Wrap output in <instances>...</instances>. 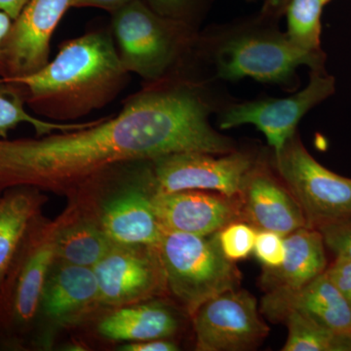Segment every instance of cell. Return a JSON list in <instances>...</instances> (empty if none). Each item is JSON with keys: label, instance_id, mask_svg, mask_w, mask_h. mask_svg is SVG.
I'll use <instances>...</instances> for the list:
<instances>
[{"label": "cell", "instance_id": "1", "mask_svg": "<svg viewBox=\"0 0 351 351\" xmlns=\"http://www.w3.org/2000/svg\"><path fill=\"white\" fill-rule=\"evenodd\" d=\"M218 110L208 83L173 77L144 84L119 114L84 128L0 138V195L19 186L75 195L120 164L178 152L237 151L234 141L210 124V115Z\"/></svg>", "mask_w": 351, "mask_h": 351}, {"label": "cell", "instance_id": "2", "mask_svg": "<svg viewBox=\"0 0 351 351\" xmlns=\"http://www.w3.org/2000/svg\"><path fill=\"white\" fill-rule=\"evenodd\" d=\"M130 75L110 29H96L60 44L54 60L36 73L8 80L22 86L32 112L69 123L110 105L125 89Z\"/></svg>", "mask_w": 351, "mask_h": 351}, {"label": "cell", "instance_id": "3", "mask_svg": "<svg viewBox=\"0 0 351 351\" xmlns=\"http://www.w3.org/2000/svg\"><path fill=\"white\" fill-rule=\"evenodd\" d=\"M278 20L258 14L232 24L209 27L196 39L191 75L203 68L202 82H239L251 77L272 84H293L295 71L307 66L311 71L324 69L323 51L302 49L279 31Z\"/></svg>", "mask_w": 351, "mask_h": 351}, {"label": "cell", "instance_id": "4", "mask_svg": "<svg viewBox=\"0 0 351 351\" xmlns=\"http://www.w3.org/2000/svg\"><path fill=\"white\" fill-rule=\"evenodd\" d=\"M110 32L124 68L151 84L191 71L198 29L165 17L143 0L110 14Z\"/></svg>", "mask_w": 351, "mask_h": 351}, {"label": "cell", "instance_id": "5", "mask_svg": "<svg viewBox=\"0 0 351 351\" xmlns=\"http://www.w3.org/2000/svg\"><path fill=\"white\" fill-rule=\"evenodd\" d=\"M154 247L167 292L191 317L203 302L240 287L241 272L223 255L218 232L202 237L164 230Z\"/></svg>", "mask_w": 351, "mask_h": 351}, {"label": "cell", "instance_id": "6", "mask_svg": "<svg viewBox=\"0 0 351 351\" xmlns=\"http://www.w3.org/2000/svg\"><path fill=\"white\" fill-rule=\"evenodd\" d=\"M272 167L299 202L308 228L351 218V179L318 162L297 132L274 154Z\"/></svg>", "mask_w": 351, "mask_h": 351}, {"label": "cell", "instance_id": "7", "mask_svg": "<svg viewBox=\"0 0 351 351\" xmlns=\"http://www.w3.org/2000/svg\"><path fill=\"white\" fill-rule=\"evenodd\" d=\"M38 218L21 246L0 285V334L20 338L40 311L44 287L56 261L55 223L41 226Z\"/></svg>", "mask_w": 351, "mask_h": 351}, {"label": "cell", "instance_id": "8", "mask_svg": "<svg viewBox=\"0 0 351 351\" xmlns=\"http://www.w3.org/2000/svg\"><path fill=\"white\" fill-rule=\"evenodd\" d=\"M258 157L234 151L226 154L178 152L152 160L156 193L205 191L240 198Z\"/></svg>", "mask_w": 351, "mask_h": 351}, {"label": "cell", "instance_id": "9", "mask_svg": "<svg viewBox=\"0 0 351 351\" xmlns=\"http://www.w3.org/2000/svg\"><path fill=\"white\" fill-rule=\"evenodd\" d=\"M119 177L121 186L97 217L101 228L114 244L154 246L164 230L152 204V161L122 164Z\"/></svg>", "mask_w": 351, "mask_h": 351}, {"label": "cell", "instance_id": "10", "mask_svg": "<svg viewBox=\"0 0 351 351\" xmlns=\"http://www.w3.org/2000/svg\"><path fill=\"white\" fill-rule=\"evenodd\" d=\"M334 77L323 71H311L308 84L302 91L286 98L228 104L219 108L218 124L230 129L252 124L262 132L274 156L297 132L298 124L311 108L334 94Z\"/></svg>", "mask_w": 351, "mask_h": 351}, {"label": "cell", "instance_id": "11", "mask_svg": "<svg viewBox=\"0 0 351 351\" xmlns=\"http://www.w3.org/2000/svg\"><path fill=\"white\" fill-rule=\"evenodd\" d=\"M191 318L199 351L254 350L269 332L261 317L257 300L239 288L203 302Z\"/></svg>", "mask_w": 351, "mask_h": 351}, {"label": "cell", "instance_id": "12", "mask_svg": "<svg viewBox=\"0 0 351 351\" xmlns=\"http://www.w3.org/2000/svg\"><path fill=\"white\" fill-rule=\"evenodd\" d=\"M93 270L103 306L119 308L167 292L154 246L114 244Z\"/></svg>", "mask_w": 351, "mask_h": 351}, {"label": "cell", "instance_id": "13", "mask_svg": "<svg viewBox=\"0 0 351 351\" xmlns=\"http://www.w3.org/2000/svg\"><path fill=\"white\" fill-rule=\"evenodd\" d=\"M71 0H29L3 43L7 78L32 75L49 62L50 43Z\"/></svg>", "mask_w": 351, "mask_h": 351}, {"label": "cell", "instance_id": "14", "mask_svg": "<svg viewBox=\"0 0 351 351\" xmlns=\"http://www.w3.org/2000/svg\"><path fill=\"white\" fill-rule=\"evenodd\" d=\"M152 199L159 223L168 232L204 237L243 219L240 198L213 191H154Z\"/></svg>", "mask_w": 351, "mask_h": 351}, {"label": "cell", "instance_id": "15", "mask_svg": "<svg viewBox=\"0 0 351 351\" xmlns=\"http://www.w3.org/2000/svg\"><path fill=\"white\" fill-rule=\"evenodd\" d=\"M240 201L244 221L258 230L286 237L307 226L299 202L265 159L258 158L249 173Z\"/></svg>", "mask_w": 351, "mask_h": 351}, {"label": "cell", "instance_id": "16", "mask_svg": "<svg viewBox=\"0 0 351 351\" xmlns=\"http://www.w3.org/2000/svg\"><path fill=\"white\" fill-rule=\"evenodd\" d=\"M294 311L336 332L351 334V308L326 271L293 291H272L263 298L261 313L272 322Z\"/></svg>", "mask_w": 351, "mask_h": 351}, {"label": "cell", "instance_id": "17", "mask_svg": "<svg viewBox=\"0 0 351 351\" xmlns=\"http://www.w3.org/2000/svg\"><path fill=\"white\" fill-rule=\"evenodd\" d=\"M100 304L92 267L60 262L50 270L44 287L40 311L60 324L75 322Z\"/></svg>", "mask_w": 351, "mask_h": 351}, {"label": "cell", "instance_id": "18", "mask_svg": "<svg viewBox=\"0 0 351 351\" xmlns=\"http://www.w3.org/2000/svg\"><path fill=\"white\" fill-rule=\"evenodd\" d=\"M285 257L279 267L265 269L261 284L265 293L293 291L326 271V245L316 228H299L284 237Z\"/></svg>", "mask_w": 351, "mask_h": 351}, {"label": "cell", "instance_id": "19", "mask_svg": "<svg viewBox=\"0 0 351 351\" xmlns=\"http://www.w3.org/2000/svg\"><path fill=\"white\" fill-rule=\"evenodd\" d=\"M179 328L172 309L161 302H138L119 307L99 324V332L110 341H137L169 339Z\"/></svg>", "mask_w": 351, "mask_h": 351}, {"label": "cell", "instance_id": "20", "mask_svg": "<svg viewBox=\"0 0 351 351\" xmlns=\"http://www.w3.org/2000/svg\"><path fill=\"white\" fill-rule=\"evenodd\" d=\"M44 201L41 191L29 186L7 189L0 195V285L38 218Z\"/></svg>", "mask_w": 351, "mask_h": 351}, {"label": "cell", "instance_id": "21", "mask_svg": "<svg viewBox=\"0 0 351 351\" xmlns=\"http://www.w3.org/2000/svg\"><path fill=\"white\" fill-rule=\"evenodd\" d=\"M53 243L57 262L93 267L114 243L104 232L98 219L64 215L54 223Z\"/></svg>", "mask_w": 351, "mask_h": 351}, {"label": "cell", "instance_id": "22", "mask_svg": "<svg viewBox=\"0 0 351 351\" xmlns=\"http://www.w3.org/2000/svg\"><path fill=\"white\" fill-rule=\"evenodd\" d=\"M24 91L19 83L5 77H0V138H7L9 132L21 123L34 127L36 137L49 135L54 132L76 130L92 125L97 120L88 122L50 121L39 119L25 110Z\"/></svg>", "mask_w": 351, "mask_h": 351}, {"label": "cell", "instance_id": "23", "mask_svg": "<svg viewBox=\"0 0 351 351\" xmlns=\"http://www.w3.org/2000/svg\"><path fill=\"white\" fill-rule=\"evenodd\" d=\"M281 321L288 328L282 351H351V334L331 331L294 311Z\"/></svg>", "mask_w": 351, "mask_h": 351}, {"label": "cell", "instance_id": "24", "mask_svg": "<svg viewBox=\"0 0 351 351\" xmlns=\"http://www.w3.org/2000/svg\"><path fill=\"white\" fill-rule=\"evenodd\" d=\"M322 0H290L285 13L288 20V38L307 51L321 49Z\"/></svg>", "mask_w": 351, "mask_h": 351}, {"label": "cell", "instance_id": "25", "mask_svg": "<svg viewBox=\"0 0 351 351\" xmlns=\"http://www.w3.org/2000/svg\"><path fill=\"white\" fill-rule=\"evenodd\" d=\"M258 230L243 219L232 221L218 232L219 246L232 262L245 260L253 253Z\"/></svg>", "mask_w": 351, "mask_h": 351}, {"label": "cell", "instance_id": "26", "mask_svg": "<svg viewBox=\"0 0 351 351\" xmlns=\"http://www.w3.org/2000/svg\"><path fill=\"white\" fill-rule=\"evenodd\" d=\"M152 10L199 29L213 0H143Z\"/></svg>", "mask_w": 351, "mask_h": 351}, {"label": "cell", "instance_id": "27", "mask_svg": "<svg viewBox=\"0 0 351 351\" xmlns=\"http://www.w3.org/2000/svg\"><path fill=\"white\" fill-rule=\"evenodd\" d=\"M253 253L265 269L279 267L285 257L283 235L271 230H258Z\"/></svg>", "mask_w": 351, "mask_h": 351}, {"label": "cell", "instance_id": "28", "mask_svg": "<svg viewBox=\"0 0 351 351\" xmlns=\"http://www.w3.org/2000/svg\"><path fill=\"white\" fill-rule=\"evenodd\" d=\"M326 248L334 254L335 258L351 260V218L321 226Z\"/></svg>", "mask_w": 351, "mask_h": 351}, {"label": "cell", "instance_id": "29", "mask_svg": "<svg viewBox=\"0 0 351 351\" xmlns=\"http://www.w3.org/2000/svg\"><path fill=\"white\" fill-rule=\"evenodd\" d=\"M326 274L348 302L351 308V260L335 258L328 265Z\"/></svg>", "mask_w": 351, "mask_h": 351}, {"label": "cell", "instance_id": "30", "mask_svg": "<svg viewBox=\"0 0 351 351\" xmlns=\"http://www.w3.org/2000/svg\"><path fill=\"white\" fill-rule=\"evenodd\" d=\"M124 351H177L179 346L168 339H151V341L129 343L122 346Z\"/></svg>", "mask_w": 351, "mask_h": 351}, {"label": "cell", "instance_id": "31", "mask_svg": "<svg viewBox=\"0 0 351 351\" xmlns=\"http://www.w3.org/2000/svg\"><path fill=\"white\" fill-rule=\"evenodd\" d=\"M130 0H71V8H84L94 7L103 9L108 13H113L120 7L125 5Z\"/></svg>", "mask_w": 351, "mask_h": 351}, {"label": "cell", "instance_id": "32", "mask_svg": "<svg viewBox=\"0 0 351 351\" xmlns=\"http://www.w3.org/2000/svg\"><path fill=\"white\" fill-rule=\"evenodd\" d=\"M12 19L7 14L0 12V77H5V63H4L3 43L5 39L11 25Z\"/></svg>", "mask_w": 351, "mask_h": 351}, {"label": "cell", "instance_id": "33", "mask_svg": "<svg viewBox=\"0 0 351 351\" xmlns=\"http://www.w3.org/2000/svg\"><path fill=\"white\" fill-rule=\"evenodd\" d=\"M290 0H265L261 13L269 17L279 20L285 13Z\"/></svg>", "mask_w": 351, "mask_h": 351}, {"label": "cell", "instance_id": "34", "mask_svg": "<svg viewBox=\"0 0 351 351\" xmlns=\"http://www.w3.org/2000/svg\"><path fill=\"white\" fill-rule=\"evenodd\" d=\"M29 0H0V12L7 14L13 21L17 19Z\"/></svg>", "mask_w": 351, "mask_h": 351}, {"label": "cell", "instance_id": "35", "mask_svg": "<svg viewBox=\"0 0 351 351\" xmlns=\"http://www.w3.org/2000/svg\"><path fill=\"white\" fill-rule=\"evenodd\" d=\"M330 1H331V0H322V2L323 3H324V5L325 4L329 3Z\"/></svg>", "mask_w": 351, "mask_h": 351}]
</instances>
